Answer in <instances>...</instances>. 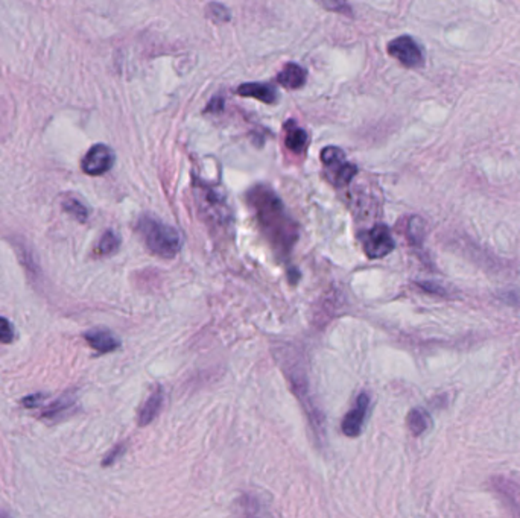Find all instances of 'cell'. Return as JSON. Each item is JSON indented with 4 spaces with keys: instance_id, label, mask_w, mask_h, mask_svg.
Masks as SVG:
<instances>
[{
    "instance_id": "6da1fadb",
    "label": "cell",
    "mask_w": 520,
    "mask_h": 518,
    "mask_svg": "<svg viewBox=\"0 0 520 518\" xmlns=\"http://www.w3.org/2000/svg\"><path fill=\"white\" fill-rule=\"evenodd\" d=\"M262 231L280 251H289L298 239L297 225L288 216L280 198L266 186H256L247 195Z\"/></svg>"
},
{
    "instance_id": "7a4b0ae2",
    "label": "cell",
    "mask_w": 520,
    "mask_h": 518,
    "mask_svg": "<svg viewBox=\"0 0 520 518\" xmlns=\"http://www.w3.org/2000/svg\"><path fill=\"white\" fill-rule=\"evenodd\" d=\"M291 359L292 361H289V357L283 351L282 356H278V362L280 365H282V370L288 378L289 386L292 387V391L295 397L298 398L300 404H302L303 409L306 411L309 423H311V427H312L315 436L318 438V441L326 442L324 416L321 412H319V409L314 402V397L311 394V380H309V377H307L306 365L300 361V357H291Z\"/></svg>"
},
{
    "instance_id": "3957f363",
    "label": "cell",
    "mask_w": 520,
    "mask_h": 518,
    "mask_svg": "<svg viewBox=\"0 0 520 518\" xmlns=\"http://www.w3.org/2000/svg\"><path fill=\"white\" fill-rule=\"evenodd\" d=\"M137 231L142 236L149 251L160 257L171 258L182 250V237L171 225L160 222L153 216H142L137 222Z\"/></svg>"
},
{
    "instance_id": "277c9868",
    "label": "cell",
    "mask_w": 520,
    "mask_h": 518,
    "mask_svg": "<svg viewBox=\"0 0 520 518\" xmlns=\"http://www.w3.org/2000/svg\"><path fill=\"white\" fill-rule=\"evenodd\" d=\"M195 198L201 208V213L213 222L224 224L228 219V208L225 204V196L215 188L213 186L206 184L204 181L195 183Z\"/></svg>"
},
{
    "instance_id": "5b68a950",
    "label": "cell",
    "mask_w": 520,
    "mask_h": 518,
    "mask_svg": "<svg viewBox=\"0 0 520 518\" xmlns=\"http://www.w3.org/2000/svg\"><path fill=\"white\" fill-rule=\"evenodd\" d=\"M321 162L326 167V172L336 187H341L352 181L358 174V167L347 162V157L343 149L336 146H327L321 151Z\"/></svg>"
},
{
    "instance_id": "8992f818",
    "label": "cell",
    "mask_w": 520,
    "mask_h": 518,
    "mask_svg": "<svg viewBox=\"0 0 520 518\" xmlns=\"http://www.w3.org/2000/svg\"><path fill=\"white\" fill-rule=\"evenodd\" d=\"M364 253L368 258H382L394 250V239L386 225H374L362 237Z\"/></svg>"
},
{
    "instance_id": "52a82bcc",
    "label": "cell",
    "mask_w": 520,
    "mask_h": 518,
    "mask_svg": "<svg viewBox=\"0 0 520 518\" xmlns=\"http://www.w3.org/2000/svg\"><path fill=\"white\" fill-rule=\"evenodd\" d=\"M114 164V152L107 145H95L87 151L81 162L83 172L92 176L107 174Z\"/></svg>"
},
{
    "instance_id": "ba28073f",
    "label": "cell",
    "mask_w": 520,
    "mask_h": 518,
    "mask_svg": "<svg viewBox=\"0 0 520 518\" xmlns=\"http://www.w3.org/2000/svg\"><path fill=\"white\" fill-rule=\"evenodd\" d=\"M388 54L398 59L405 67H420L423 64L422 47L413 37L402 35L388 44Z\"/></svg>"
},
{
    "instance_id": "9c48e42d",
    "label": "cell",
    "mask_w": 520,
    "mask_h": 518,
    "mask_svg": "<svg viewBox=\"0 0 520 518\" xmlns=\"http://www.w3.org/2000/svg\"><path fill=\"white\" fill-rule=\"evenodd\" d=\"M368 407H370V397L365 392L359 394L352 407V411L344 416L343 424H341V430L345 436L356 438L361 435L362 426L365 423V418L368 414Z\"/></svg>"
},
{
    "instance_id": "30bf717a",
    "label": "cell",
    "mask_w": 520,
    "mask_h": 518,
    "mask_svg": "<svg viewBox=\"0 0 520 518\" xmlns=\"http://www.w3.org/2000/svg\"><path fill=\"white\" fill-rule=\"evenodd\" d=\"M490 485H492L493 491L501 497L502 502L508 506V510L513 514V517L520 518V485L502 476L493 477Z\"/></svg>"
},
{
    "instance_id": "8fae6325",
    "label": "cell",
    "mask_w": 520,
    "mask_h": 518,
    "mask_svg": "<svg viewBox=\"0 0 520 518\" xmlns=\"http://www.w3.org/2000/svg\"><path fill=\"white\" fill-rule=\"evenodd\" d=\"M235 518H273V515L256 495L244 494L235 503Z\"/></svg>"
},
{
    "instance_id": "7c38bea8",
    "label": "cell",
    "mask_w": 520,
    "mask_h": 518,
    "mask_svg": "<svg viewBox=\"0 0 520 518\" xmlns=\"http://www.w3.org/2000/svg\"><path fill=\"white\" fill-rule=\"evenodd\" d=\"M87 344L96 350L98 353H112L114 350H117L119 342L117 337L112 333L105 330V328H95V330H90L84 335Z\"/></svg>"
},
{
    "instance_id": "4fadbf2b",
    "label": "cell",
    "mask_w": 520,
    "mask_h": 518,
    "mask_svg": "<svg viewBox=\"0 0 520 518\" xmlns=\"http://www.w3.org/2000/svg\"><path fill=\"white\" fill-rule=\"evenodd\" d=\"M239 96L253 97L264 104H276L277 102V90L271 84L265 83H247L239 85L236 90Z\"/></svg>"
},
{
    "instance_id": "5bb4252c",
    "label": "cell",
    "mask_w": 520,
    "mask_h": 518,
    "mask_svg": "<svg viewBox=\"0 0 520 518\" xmlns=\"http://www.w3.org/2000/svg\"><path fill=\"white\" fill-rule=\"evenodd\" d=\"M162 406H163V387L157 385L154 387V391L151 392V395L148 397V400L143 403L142 409H140L138 412V420H137L138 426L145 427L148 424H151L155 420V416L158 415L160 409H162Z\"/></svg>"
},
{
    "instance_id": "9a60e30c",
    "label": "cell",
    "mask_w": 520,
    "mask_h": 518,
    "mask_svg": "<svg viewBox=\"0 0 520 518\" xmlns=\"http://www.w3.org/2000/svg\"><path fill=\"white\" fill-rule=\"evenodd\" d=\"M306 78H307L306 71L302 66L289 63L282 68V72L277 75V81L289 90H297L306 84Z\"/></svg>"
},
{
    "instance_id": "2e32d148",
    "label": "cell",
    "mask_w": 520,
    "mask_h": 518,
    "mask_svg": "<svg viewBox=\"0 0 520 518\" xmlns=\"http://www.w3.org/2000/svg\"><path fill=\"white\" fill-rule=\"evenodd\" d=\"M75 404H76V395L73 391H69L47 407L43 412V418L45 420H58V418H61L64 414L72 411Z\"/></svg>"
},
{
    "instance_id": "e0dca14e",
    "label": "cell",
    "mask_w": 520,
    "mask_h": 518,
    "mask_svg": "<svg viewBox=\"0 0 520 518\" xmlns=\"http://www.w3.org/2000/svg\"><path fill=\"white\" fill-rule=\"evenodd\" d=\"M286 147L291 149L294 152H302L303 149L306 147L307 143V134L305 129H302L300 126L289 124L286 126Z\"/></svg>"
},
{
    "instance_id": "ac0fdd59",
    "label": "cell",
    "mask_w": 520,
    "mask_h": 518,
    "mask_svg": "<svg viewBox=\"0 0 520 518\" xmlns=\"http://www.w3.org/2000/svg\"><path fill=\"white\" fill-rule=\"evenodd\" d=\"M406 424L414 436L423 435L429 427V415L423 409H413L406 416Z\"/></svg>"
},
{
    "instance_id": "d6986e66",
    "label": "cell",
    "mask_w": 520,
    "mask_h": 518,
    "mask_svg": "<svg viewBox=\"0 0 520 518\" xmlns=\"http://www.w3.org/2000/svg\"><path fill=\"white\" fill-rule=\"evenodd\" d=\"M119 246H121V239H119V236L114 231L108 230L104 233L101 241H99L96 250H95V254L96 255H112L119 250Z\"/></svg>"
},
{
    "instance_id": "ffe728a7",
    "label": "cell",
    "mask_w": 520,
    "mask_h": 518,
    "mask_svg": "<svg viewBox=\"0 0 520 518\" xmlns=\"http://www.w3.org/2000/svg\"><path fill=\"white\" fill-rule=\"evenodd\" d=\"M63 210L79 222H85L88 217V208L75 196H66L63 199Z\"/></svg>"
},
{
    "instance_id": "44dd1931",
    "label": "cell",
    "mask_w": 520,
    "mask_h": 518,
    "mask_svg": "<svg viewBox=\"0 0 520 518\" xmlns=\"http://www.w3.org/2000/svg\"><path fill=\"white\" fill-rule=\"evenodd\" d=\"M14 341V328L6 318L0 316V344H11Z\"/></svg>"
},
{
    "instance_id": "7402d4cb",
    "label": "cell",
    "mask_w": 520,
    "mask_h": 518,
    "mask_svg": "<svg viewBox=\"0 0 520 518\" xmlns=\"http://www.w3.org/2000/svg\"><path fill=\"white\" fill-rule=\"evenodd\" d=\"M207 11H208V16L212 17L213 20H216V22H227V20L230 18L228 9H227L224 5H219V4H210V5L207 6Z\"/></svg>"
},
{
    "instance_id": "603a6c76",
    "label": "cell",
    "mask_w": 520,
    "mask_h": 518,
    "mask_svg": "<svg viewBox=\"0 0 520 518\" xmlns=\"http://www.w3.org/2000/svg\"><path fill=\"white\" fill-rule=\"evenodd\" d=\"M499 298L509 306L520 307V289H509V291H504L499 294Z\"/></svg>"
},
{
    "instance_id": "cb8c5ba5",
    "label": "cell",
    "mask_w": 520,
    "mask_h": 518,
    "mask_svg": "<svg viewBox=\"0 0 520 518\" xmlns=\"http://www.w3.org/2000/svg\"><path fill=\"white\" fill-rule=\"evenodd\" d=\"M125 450H126V445H125V444H119V445H116V447L113 448V450L110 452V453L105 456V459L102 461V465H104V466L113 465V464L119 459V457L124 456Z\"/></svg>"
},
{
    "instance_id": "d4e9b609",
    "label": "cell",
    "mask_w": 520,
    "mask_h": 518,
    "mask_svg": "<svg viewBox=\"0 0 520 518\" xmlns=\"http://www.w3.org/2000/svg\"><path fill=\"white\" fill-rule=\"evenodd\" d=\"M43 400V395L42 394H37V395H31V397H26L25 400L22 402V404L25 407H28V409H32V407H37L40 404V402Z\"/></svg>"
},
{
    "instance_id": "484cf974",
    "label": "cell",
    "mask_w": 520,
    "mask_h": 518,
    "mask_svg": "<svg viewBox=\"0 0 520 518\" xmlns=\"http://www.w3.org/2000/svg\"><path fill=\"white\" fill-rule=\"evenodd\" d=\"M223 109H224V101H223V97H215L213 101L207 105L206 112L219 113V112H223Z\"/></svg>"
},
{
    "instance_id": "4316f807",
    "label": "cell",
    "mask_w": 520,
    "mask_h": 518,
    "mask_svg": "<svg viewBox=\"0 0 520 518\" xmlns=\"http://www.w3.org/2000/svg\"><path fill=\"white\" fill-rule=\"evenodd\" d=\"M0 518H9L5 512H2V511H0Z\"/></svg>"
}]
</instances>
